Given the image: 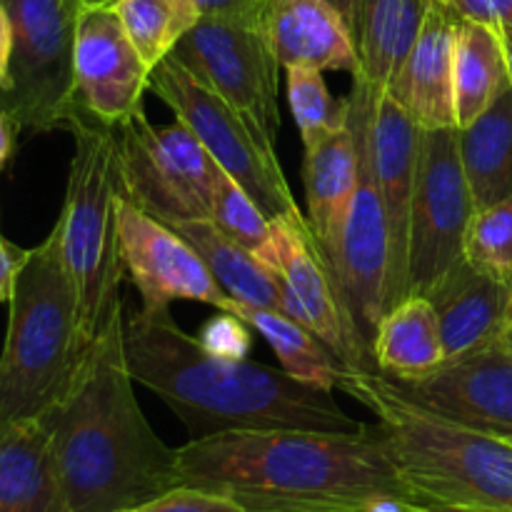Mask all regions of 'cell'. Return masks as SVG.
<instances>
[{"mask_svg": "<svg viewBox=\"0 0 512 512\" xmlns=\"http://www.w3.org/2000/svg\"><path fill=\"white\" fill-rule=\"evenodd\" d=\"M180 485L225 495L248 512H360L413 498L373 425L363 433L230 430L178 448Z\"/></svg>", "mask_w": 512, "mask_h": 512, "instance_id": "1", "label": "cell"}, {"mask_svg": "<svg viewBox=\"0 0 512 512\" xmlns=\"http://www.w3.org/2000/svg\"><path fill=\"white\" fill-rule=\"evenodd\" d=\"M133 383L118 315L40 418L70 512H123L180 485L178 448L150 428Z\"/></svg>", "mask_w": 512, "mask_h": 512, "instance_id": "2", "label": "cell"}, {"mask_svg": "<svg viewBox=\"0 0 512 512\" xmlns=\"http://www.w3.org/2000/svg\"><path fill=\"white\" fill-rule=\"evenodd\" d=\"M125 358L135 383L173 410L190 440L230 430L368 428L333 393L303 385L283 368L208 353L175 323L170 308H140L125 320Z\"/></svg>", "mask_w": 512, "mask_h": 512, "instance_id": "3", "label": "cell"}, {"mask_svg": "<svg viewBox=\"0 0 512 512\" xmlns=\"http://www.w3.org/2000/svg\"><path fill=\"white\" fill-rule=\"evenodd\" d=\"M340 390L375 415V435L418 503L512 512V440L423 408L375 370H348Z\"/></svg>", "mask_w": 512, "mask_h": 512, "instance_id": "4", "label": "cell"}, {"mask_svg": "<svg viewBox=\"0 0 512 512\" xmlns=\"http://www.w3.org/2000/svg\"><path fill=\"white\" fill-rule=\"evenodd\" d=\"M73 158L60 218L55 223L60 258L78 303L80 358L123 315L125 265L118 235V148L115 130L85 110L68 125Z\"/></svg>", "mask_w": 512, "mask_h": 512, "instance_id": "5", "label": "cell"}, {"mask_svg": "<svg viewBox=\"0 0 512 512\" xmlns=\"http://www.w3.org/2000/svg\"><path fill=\"white\" fill-rule=\"evenodd\" d=\"M8 305L0 353V425L43 418L63 398L78 368V303L55 230L28 248Z\"/></svg>", "mask_w": 512, "mask_h": 512, "instance_id": "6", "label": "cell"}, {"mask_svg": "<svg viewBox=\"0 0 512 512\" xmlns=\"http://www.w3.org/2000/svg\"><path fill=\"white\" fill-rule=\"evenodd\" d=\"M13 25V60L0 105L15 128L50 133L78 113L73 80L75 25L83 0H0Z\"/></svg>", "mask_w": 512, "mask_h": 512, "instance_id": "7", "label": "cell"}, {"mask_svg": "<svg viewBox=\"0 0 512 512\" xmlns=\"http://www.w3.org/2000/svg\"><path fill=\"white\" fill-rule=\"evenodd\" d=\"M148 90L193 130L210 158L248 190L268 218L300 213L273 140L173 55L155 65Z\"/></svg>", "mask_w": 512, "mask_h": 512, "instance_id": "8", "label": "cell"}, {"mask_svg": "<svg viewBox=\"0 0 512 512\" xmlns=\"http://www.w3.org/2000/svg\"><path fill=\"white\" fill-rule=\"evenodd\" d=\"M113 130L123 198L163 223L210 218L213 158L183 120L155 125L138 110Z\"/></svg>", "mask_w": 512, "mask_h": 512, "instance_id": "9", "label": "cell"}, {"mask_svg": "<svg viewBox=\"0 0 512 512\" xmlns=\"http://www.w3.org/2000/svg\"><path fill=\"white\" fill-rule=\"evenodd\" d=\"M375 88L355 78L350 93V125L358 140V188L345 215L343 230L335 243L330 268L338 278L350 313L360 333L373 343L378 323L388 313L390 288V228L380 193L378 173L370 150V105Z\"/></svg>", "mask_w": 512, "mask_h": 512, "instance_id": "10", "label": "cell"}, {"mask_svg": "<svg viewBox=\"0 0 512 512\" xmlns=\"http://www.w3.org/2000/svg\"><path fill=\"white\" fill-rule=\"evenodd\" d=\"M475 200L460 158L458 128L420 133L408 245V298L428 295L460 260Z\"/></svg>", "mask_w": 512, "mask_h": 512, "instance_id": "11", "label": "cell"}, {"mask_svg": "<svg viewBox=\"0 0 512 512\" xmlns=\"http://www.w3.org/2000/svg\"><path fill=\"white\" fill-rule=\"evenodd\" d=\"M258 18L260 15H203L170 55L275 143L280 130V63Z\"/></svg>", "mask_w": 512, "mask_h": 512, "instance_id": "12", "label": "cell"}, {"mask_svg": "<svg viewBox=\"0 0 512 512\" xmlns=\"http://www.w3.org/2000/svg\"><path fill=\"white\" fill-rule=\"evenodd\" d=\"M260 260L280 280L285 315L325 340L348 368L375 370L368 340L303 213L270 218V243Z\"/></svg>", "mask_w": 512, "mask_h": 512, "instance_id": "13", "label": "cell"}, {"mask_svg": "<svg viewBox=\"0 0 512 512\" xmlns=\"http://www.w3.org/2000/svg\"><path fill=\"white\" fill-rule=\"evenodd\" d=\"M118 235L125 273L140 293V308H170L175 300L233 313L225 293L193 245L168 223L145 213L120 193Z\"/></svg>", "mask_w": 512, "mask_h": 512, "instance_id": "14", "label": "cell"}, {"mask_svg": "<svg viewBox=\"0 0 512 512\" xmlns=\"http://www.w3.org/2000/svg\"><path fill=\"white\" fill-rule=\"evenodd\" d=\"M150 73L153 68L128 38L115 5L83 0L73 48L78 108L115 128L143 110Z\"/></svg>", "mask_w": 512, "mask_h": 512, "instance_id": "15", "label": "cell"}, {"mask_svg": "<svg viewBox=\"0 0 512 512\" xmlns=\"http://www.w3.org/2000/svg\"><path fill=\"white\" fill-rule=\"evenodd\" d=\"M395 385L453 423L512 440V350L500 343Z\"/></svg>", "mask_w": 512, "mask_h": 512, "instance_id": "16", "label": "cell"}, {"mask_svg": "<svg viewBox=\"0 0 512 512\" xmlns=\"http://www.w3.org/2000/svg\"><path fill=\"white\" fill-rule=\"evenodd\" d=\"M370 150L383 193L390 228V288L388 310L408 298V245L413 210L415 170H418L420 133L408 113L388 90L375 88L370 105Z\"/></svg>", "mask_w": 512, "mask_h": 512, "instance_id": "17", "label": "cell"}, {"mask_svg": "<svg viewBox=\"0 0 512 512\" xmlns=\"http://www.w3.org/2000/svg\"><path fill=\"white\" fill-rule=\"evenodd\" d=\"M258 23L283 68L358 75L353 28L328 0H263Z\"/></svg>", "mask_w": 512, "mask_h": 512, "instance_id": "18", "label": "cell"}, {"mask_svg": "<svg viewBox=\"0 0 512 512\" xmlns=\"http://www.w3.org/2000/svg\"><path fill=\"white\" fill-rule=\"evenodd\" d=\"M458 15L445 3H430L425 23L388 85V93L420 130L458 128L453 95V50Z\"/></svg>", "mask_w": 512, "mask_h": 512, "instance_id": "19", "label": "cell"}, {"mask_svg": "<svg viewBox=\"0 0 512 512\" xmlns=\"http://www.w3.org/2000/svg\"><path fill=\"white\" fill-rule=\"evenodd\" d=\"M425 298L438 313L445 360H458L498 340L512 303V285L460 260Z\"/></svg>", "mask_w": 512, "mask_h": 512, "instance_id": "20", "label": "cell"}, {"mask_svg": "<svg viewBox=\"0 0 512 512\" xmlns=\"http://www.w3.org/2000/svg\"><path fill=\"white\" fill-rule=\"evenodd\" d=\"M358 175V140L350 123L305 148L303 185L308 223L328 263L353 203Z\"/></svg>", "mask_w": 512, "mask_h": 512, "instance_id": "21", "label": "cell"}, {"mask_svg": "<svg viewBox=\"0 0 512 512\" xmlns=\"http://www.w3.org/2000/svg\"><path fill=\"white\" fill-rule=\"evenodd\" d=\"M0 512H70L40 420L0 425Z\"/></svg>", "mask_w": 512, "mask_h": 512, "instance_id": "22", "label": "cell"}, {"mask_svg": "<svg viewBox=\"0 0 512 512\" xmlns=\"http://www.w3.org/2000/svg\"><path fill=\"white\" fill-rule=\"evenodd\" d=\"M428 8L430 0H358L353 38L360 70L353 78L388 90L423 28Z\"/></svg>", "mask_w": 512, "mask_h": 512, "instance_id": "23", "label": "cell"}, {"mask_svg": "<svg viewBox=\"0 0 512 512\" xmlns=\"http://www.w3.org/2000/svg\"><path fill=\"white\" fill-rule=\"evenodd\" d=\"M375 373L395 383L423 378L445 363L438 313L423 295H410L383 315L370 343Z\"/></svg>", "mask_w": 512, "mask_h": 512, "instance_id": "24", "label": "cell"}, {"mask_svg": "<svg viewBox=\"0 0 512 512\" xmlns=\"http://www.w3.org/2000/svg\"><path fill=\"white\" fill-rule=\"evenodd\" d=\"M170 228L183 235L203 258L220 288L233 300L258 308L283 310V288L273 270L255 253L230 238L210 218L170 220Z\"/></svg>", "mask_w": 512, "mask_h": 512, "instance_id": "25", "label": "cell"}, {"mask_svg": "<svg viewBox=\"0 0 512 512\" xmlns=\"http://www.w3.org/2000/svg\"><path fill=\"white\" fill-rule=\"evenodd\" d=\"M458 143L475 210L512 195V83L483 115L458 128Z\"/></svg>", "mask_w": 512, "mask_h": 512, "instance_id": "26", "label": "cell"}, {"mask_svg": "<svg viewBox=\"0 0 512 512\" xmlns=\"http://www.w3.org/2000/svg\"><path fill=\"white\" fill-rule=\"evenodd\" d=\"M233 313L268 340L273 353L278 355L280 368L303 385L333 393L335 388H340L345 373L353 370L325 340H320L313 330L285 315L283 310L258 308V305H245L235 300Z\"/></svg>", "mask_w": 512, "mask_h": 512, "instance_id": "27", "label": "cell"}, {"mask_svg": "<svg viewBox=\"0 0 512 512\" xmlns=\"http://www.w3.org/2000/svg\"><path fill=\"white\" fill-rule=\"evenodd\" d=\"M510 85L498 30L458 18L453 50V95L458 128L473 123Z\"/></svg>", "mask_w": 512, "mask_h": 512, "instance_id": "28", "label": "cell"}, {"mask_svg": "<svg viewBox=\"0 0 512 512\" xmlns=\"http://www.w3.org/2000/svg\"><path fill=\"white\" fill-rule=\"evenodd\" d=\"M123 28L145 63H163L183 35L198 23L195 0H113Z\"/></svg>", "mask_w": 512, "mask_h": 512, "instance_id": "29", "label": "cell"}, {"mask_svg": "<svg viewBox=\"0 0 512 512\" xmlns=\"http://www.w3.org/2000/svg\"><path fill=\"white\" fill-rule=\"evenodd\" d=\"M285 85L303 148H310L350 123V100H335L330 95L323 70L285 68Z\"/></svg>", "mask_w": 512, "mask_h": 512, "instance_id": "30", "label": "cell"}, {"mask_svg": "<svg viewBox=\"0 0 512 512\" xmlns=\"http://www.w3.org/2000/svg\"><path fill=\"white\" fill-rule=\"evenodd\" d=\"M210 220L223 233L238 240L243 248L260 258L270 243V218L265 210L250 198L248 190L230 178L213 160V198H210Z\"/></svg>", "mask_w": 512, "mask_h": 512, "instance_id": "31", "label": "cell"}, {"mask_svg": "<svg viewBox=\"0 0 512 512\" xmlns=\"http://www.w3.org/2000/svg\"><path fill=\"white\" fill-rule=\"evenodd\" d=\"M465 260L512 285V195L475 210L465 233Z\"/></svg>", "mask_w": 512, "mask_h": 512, "instance_id": "32", "label": "cell"}, {"mask_svg": "<svg viewBox=\"0 0 512 512\" xmlns=\"http://www.w3.org/2000/svg\"><path fill=\"white\" fill-rule=\"evenodd\" d=\"M195 338L208 353L220 355V358L245 360L253 348V328L240 315L225 313V310H218L213 318L205 320Z\"/></svg>", "mask_w": 512, "mask_h": 512, "instance_id": "33", "label": "cell"}, {"mask_svg": "<svg viewBox=\"0 0 512 512\" xmlns=\"http://www.w3.org/2000/svg\"><path fill=\"white\" fill-rule=\"evenodd\" d=\"M123 512H248L243 505L225 495L210 493L203 488H190V485H178L168 493L158 495L153 500L135 505Z\"/></svg>", "mask_w": 512, "mask_h": 512, "instance_id": "34", "label": "cell"}, {"mask_svg": "<svg viewBox=\"0 0 512 512\" xmlns=\"http://www.w3.org/2000/svg\"><path fill=\"white\" fill-rule=\"evenodd\" d=\"M460 20L503 30L512 25V0H445Z\"/></svg>", "mask_w": 512, "mask_h": 512, "instance_id": "35", "label": "cell"}, {"mask_svg": "<svg viewBox=\"0 0 512 512\" xmlns=\"http://www.w3.org/2000/svg\"><path fill=\"white\" fill-rule=\"evenodd\" d=\"M25 258H28V250L8 243L0 235V303H10V295H13L15 280H18Z\"/></svg>", "mask_w": 512, "mask_h": 512, "instance_id": "36", "label": "cell"}, {"mask_svg": "<svg viewBox=\"0 0 512 512\" xmlns=\"http://www.w3.org/2000/svg\"><path fill=\"white\" fill-rule=\"evenodd\" d=\"M200 15H260L263 0H195Z\"/></svg>", "mask_w": 512, "mask_h": 512, "instance_id": "37", "label": "cell"}, {"mask_svg": "<svg viewBox=\"0 0 512 512\" xmlns=\"http://www.w3.org/2000/svg\"><path fill=\"white\" fill-rule=\"evenodd\" d=\"M10 60H13V25H10L8 10L0 3V88L8 80Z\"/></svg>", "mask_w": 512, "mask_h": 512, "instance_id": "38", "label": "cell"}, {"mask_svg": "<svg viewBox=\"0 0 512 512\" xmlns=\"http://www.w3.org/2000/svg\"><path fill=\"white\" fill-rule=\"evenodd\" d=\"M15 123L8 115V110L0 105V170L8 163L10 155H13V143H15Z\"/></svg>", "mask_w": 512, "mask_h": 512, "instance_id": "39", "label": "cell"}, {"mask_svg": "<svg viewBox=\"0 0 512 512\" xmlns=\"http://www.w3.org/2000/svg\"><path fill=\"white\" fill-rule=\"evenodd\" d=\"M328 3H333L335 8L340 10V15H343V18L348 20L350 28H353L355 13H358V0H328Z\"/></svg>", "mask_w": 512, "mask_h": 512, "instance_id": "40", "label": "cell"}, {"mask_svg": "<svg viewBox=\"0 0 512 512\" xmlns=\"http://www.w3.org/2000/svg\"><path fill=\"white\" fill-rule=\"evenodd\" d=\"M495 343H500L503 348L512 350V303H510V310H508V318H505V323H503V330H500V335H498V340H495Z\"/></svg>", "mask_w": 512, "mask_h": 512, "instance_id": "41", "label": "cell"}, {"mask_svg": "<svg viewBox=\"0 0 512 512\" xmlns=\"http://www.w3.org/2000/svg\"><path fill=\"white\" fill-rule=\"evenodd\" d=\"M500 40H503V48H505V60H508V73H510V83H512V25L510 28L498 30Z\"/></svg>", "mask_w": 512, "mask_h": 512, "instance_id": "42", "label": "cell"}, {"mask_svg": "<svg viewBox=\"0 0 512 512\" xmlns=\"http://www.w3.org/2000/svg\"><path fill=\"white\" fill-rule=\"evenodd\" d=\"M420 512H463V510H448V508H433V505L420 503Z\"/></svg>", "mask_w": 512, "mask_h": 512, "instance_id": "43", "label": "cell"}, {"mask_svg": "<svg viewBox=\"0 0 512 512\" xmlns=\"http://www.w3.org/2000/svg\"><path fill=\"white\" fill-rule=\"evenodd\" d=\"M85 3H113V0H85Z\"/></svg>", "mask_w": 512, "mask_h": 512, "instance_id": "44", "label": "cell"}, {"mask_svg": "<svg viewBox=\"0 0 512 512\" xmlns=\"http://www.w3.org/2000/svg\"><path fill=\"white\" fill-rule=\"evenodd\" d=\"M430 3H445V0H430Z\"/></svg>", "mask_w": 512, "mask_h": 512, "instance_id": "45", "label": "cell"}, {"mask_svg": "<svg viewBox=\"0 0 512 512\" xmlns=\"http://www.w3.org/2000/svg\"><path fill=\"white\" fill-rule=\"evenodd\" d=\"M418 512H420V508H418Z\"/></svg>", "mask_w": 512, "mask_h": 512, "instance_id": "46", "label": "cell"}]
</instances>
